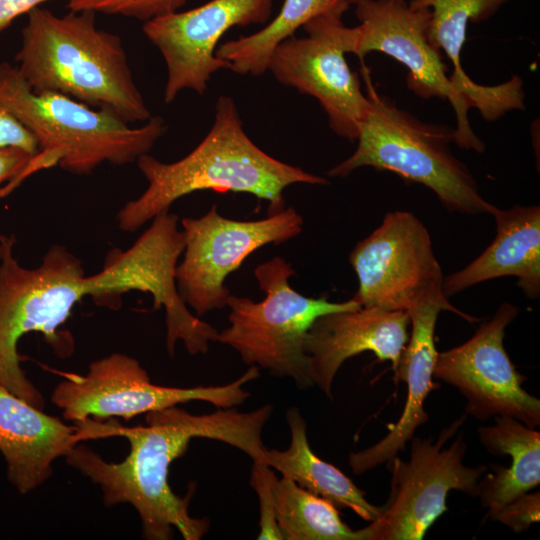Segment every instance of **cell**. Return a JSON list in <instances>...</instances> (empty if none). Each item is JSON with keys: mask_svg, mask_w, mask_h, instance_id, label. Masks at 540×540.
Masks as SVG:
<instances>
[{"mask_svg": "<svg viewBox=\"0 0 540 540\" xmlns=\"http://www.w3.org/2000/svg\"><path fill=\"white\" fill-rule=\"evenodd\" d=\"M127 249H113L103 268L86 275L82 262L63 245H52L41 263L23 267L14 257V236L0 234V383L30 404L44 398L21 367L20 339L39 332L54 351L67 357L74 351L68 331H58L74 306L86 297L117 309L124 293L151 294L153 308L165 310L166 347L172 356L178 341L192 354H206L218 331L191 312L180 296L176 267L185 248L179 218L169 211Z\"/></svg>", "mask_w": 540, "mask_h": 540, "instance_id": "6da1fadb", "label": "cell"}, {"mask_svg": "<svg viewBox=\"0 0 540 540\" xmlns=\"http://www.w3.org/2000/svg\"><path fill=\"white\" fill-rule=\"evenodd\" d=\"M272 411L266 404L250 412L233 407L197 415L176 405L146 413V425L134 427L87 418L74 422L78 444L65 458L100 486L106 506L127 503L135 508L144 538L168 540L176 529L185 540H200L210 521L190 515L194 487L185 496L172 491L170 465L194 438L226 443L265 463L262 432Z\"/></svg>", "mask_w": 540, "mask_h": 540, "instance_id": "7a4b0ae2", "label": "cell"}, {"mask_svg": "<svg viewBox=\"0 0 540 540\" xmlns=\"http://www.w3.org/2000/svg\"><path fill=\"white\" fill-rule=\"evenodd\" d=\"M147 187L117 213L124 232H135L185 195L201 190L239 192L266 200L268 214L285 208L283 191L292 184L328 185L326 178L284 163L259 148L245 133L234 100L218 97L214 122L185 157L163 163L148 153L137 159Z\"/></svg>", "mask_w": 540, "mask_h": 540, "instance_id": "3957f363", "label": "cell"}, {"mask_svg": "<svg viewBox=\"0 0 540 540\" xmlns=\"http://www.w3.org/2000/svg\"><path fill=\"white\" fill-rule=\"evenodd\" d=\"M95 12L57 16L28 13L16 55L18 72L35 93H59L123 121L146 122L151 113L139 91L120 37L96 26Z\"/></svg>", "mask_w": 540, "mask_h": 540, "instance_id": "277c9868", "label": "cell"}, {"mask_svg": "<svg viewBox=\"0 0 540 540\" xmlns=\"http://www.w3.org/2000/svg\"><path fill=\"white\" fill-rule=\"evenodd\" d=\"M363 78L371 106L359 125L357 147L328 175L345 177L369 166L426 186L450 212L492 215L498 207L482 197L471 171L451 151L454 129L423 122L380 96L366 67Z\"/></svg>", "mask_w": 540, "mask_h": 540, "instance_id": "5b68a950", "label": "cell"}, {"mask_svg": "<svg viewBox=\"0 0 540 540\" xmlns=\"http://www.w3.org/2000/svg\"><path fill=\"white\" fill-rule=\"evenodd\" d=\"M0 101L35 137L40 151L57 154L58 165L78 175L104 162L122 166L137 161L167 130L160 116L131 127L110 111L66 95L35 93L7 62L0 63Z\"/></svg>", "mask_w": 540, "mask_h": 540, "instance_id": "8992f818", "label": "cell"}, {"mask_svg": "<svg viewBox=\"0 0 540 540\" xmlns=\"http://www.w3.org/2000/svg\"><path fill=\"white\" fill-rule=\"evenodd\" d=\"M294 274L291 263L280 256L259 264L254 275L265 298L253 301L231 294L229 326L218 332L216 342L233 348L245 364L290 378L306 390L314 385L304 350L308 330L320 316L357 310L361 305L353 298L332 302L326 297H306L291 287L289 279Z\"/></svg>", "mask_w": 540, "mask_h": 540, "instance_id": "52a82bcc", "label": "cell"}, {"mask_svg": "<svg viewBox=\"0 0 540 540\" xmlns=\"http://www.w3.org/2000/svg\"><path fill=\"white\" fill-rule=\"evenodd\" d=\"M349 261L358 279L352 298L361 307L408 314L434 302L466 321H479L448 301L429 232L411 212H388L382 223L356 244Z\"/></svg>", "mask_w": 540, "mask_h": 540, "instance_id": "ba28073f", "label": "cell"}, {"mask_svg": "<svg viewBox=\"0 0 540 540\" xmlns=\"http://www.w3.org/2000/svg\"><path fill=\"white\" fill-rule=\"evenodd\" d=\"M260 375L257 366L239 378L222 385L169 387L151 382L147 371L133 357L115 352L93 361L84 375L64 374L51 401L66 420L121 417L129 420L139 414L204 401L216 408H233L244 403L250 393L243 386Z\"/></svg>", "mask_w": 540, "mask_h": 540, "instance_id": "9c48e42d", "label": "cell"}, {"mask_svg": "<svg viewBox=\"0 0 540 540\" xmlns=\"http://www.w3.org/2000/svg\"><path fill=\"white\" fill-rule=\"evenodd\" d=\"M465 419L463 415L442 429L436 441L413 437L409 461L395 456L386 462L390 495L380 517L368 525L371 540H420L448 510L446 498L451 490L477 497L478 481L488 467L463 464L467 445L462 433L444 448Z\"/></svg>", "mask_w": 540, "mask_h": 540, "instance_id": "30bf717a", "label": "cell"}, {"mask_svg": "<svg viewBox=\"0 0 540 540\" xmlns=\"http://www.w3.org/2000/svg\"><path fill=\"white\" fill-rule=\"evenodd\" d=\"M180 224L185 248L176 267V285L188 308L200 317L227 306L229 274L257 249L297 237L303 218L293 207H285L263 219L233 220L221 216L214 204L203 216L182 218Z\"/></svg>", "mask_w": 540, "mask_h": 540, "instance_id": "8fae6325", "label": "cell"}, {"mask_svg": "<svg viewBox=\"0 0 540 540\" xmlns=\"http://www.w3.org/2000/svg\"><path fill=\"white\" fill-rule=\"evenodd\" d=\"M355 6L360 24L350 27L348 52L360 59L370 52H381L405 65L409 70L407 87L412 92L452 105L454 142L462 149L484 152L485 145L468 120L471 103L450 82L441 52L427 40L430 8H414L406 0H361Z\"/></svg>", "mask_w": 540, "mask_h": 540, "instance_id": "7c38bea8", "label": "cell"}, {"mask_svg": "<svg viewBox=\"0 0 540 540\" xmlns=\"http://www.w3.org/2000/svg\"><path fill=\"white\" fill-rule=\"evenodd\" d=\"M342 16H317L304 26L307 36H291L273 51L267 71L282 85L314 97L328 117L329 127L353 142L371 103L358 75L348 66L350 27Z\"/></svg>", "mask_w": 540, "mask_h": 540, "instance_id": "4fadbf2b", "label": "cell"}, {"mask_svg": "<svg viewBox=\"0 0 540 540\" xmlns=\"http://www.w3.org/2000/svg\"><path fill=\"white\" fill-rule=\"evenodd\" d=\"M518 312L516 306L502 303L469 340L437 353L433 377L455 387L467 400L465 413L478 420L509 416L536 428L540 400L523 389L527 378L504 347L505 329Z\"/></svg>", "mask_w": 540, "mask_h": 540, "instance_id": "5bb4252c", "label": "cell"}, {"mask_svg": "<svg viewBox=\"0 0 540 540\" xmlns=\"http://www.w3.org/2000/svg\"><path fill=\"white\" fill-rule=\"evenodd\" d=\"M274 0H210L196 8L145 21L143 32L160 51L166 67L165 103L185 89L203 94L211 76L230 64L215 56L231 28L266 23Z\"/></svg>", "mask_w": 540, "mask_h": 540, "instance_id": "9a60e30c", "label": "cell"}, {"mask_svg": "<svg viewBox=\"0 0 540 540\" xmlns=\"http://www.w3.org/2000/svg\"><path fill=\"white\" fill-rule=\"evenodd\" d=\"M410 317L403 311L377 307L325 314L308 330L304 350L314 385L331 398L333 380L349 358L372 352L396 370L408 343Z\"/></svg>", "mask_w": 540, "mask_h": 540, "instance_id": "2e32d148", "label": "cell"}, {"mask_svg": "<svg viewBox=\"0 0 540 540\" xmlns=\"http://www.w3.org/2000/svg\"><path fill=\"white\" fill-rule=\"evenodd\" d=\"M78 444L75 425L43 412L0 383V453L10 483L27 494L52 475V465Z\"/></svg>", "mask_w": 540, "mask_h": 540, "instance_id": "e0dca14e", "label": "cell"}, {"mask_svg": "<svg viewBox=\"0 0 540 540\" xmlns=\"http://www.w3.org/2000/svg\"><path fill=\"white\" fill-rule=\"evenodd\" d=\"M443 310L445 308L441 304L430 302L408 312L411 332L394 371L395 382H406V402L399 420L388 426L389 431L383 439L349 454V465L354 474H363L397 456L398 452L405 450L416 429L427 422L429 416L424 409L425 400L431 391L439 387L432 378L438 353L435 327Z\"/></svg>", "mask_w": 540, "mask_h": 540, "instance_id": "ac0fdd59", "label": "cell"}, {"mask_svg": "<svg viewBox=\"0 0 540 540\" xmlns=\"http://www.w3.org/2000/svg\"><path fill=\"white\" fill-rule=\"evenodd\" d=\"M508 0H411L414 8L428 7L431 18L428 42L443 51L453 64L450 82L486 120L493 121L507 112L524 108L522 80L518 76L492 86L474 82L460 63L468 22L479 23L493 16Z\"/></svg>", "mask_w": 540, "mask_h": 540, "instance_id": "d6986e66", "label": "cell"}, {"mask_svg": "<svg viewBox=\"0 0 540 540\" xmlns=\"http://www.w3.org/2000/svg\"><path fill=\"white\" fill-rule=\"evenodd\" d=\"M493 242L463 269L444 278L446 297L478 283L515 276L517 286L531 299L540 294V207L514 205L497 208Z\"/></svg>", "mask_w": 540, "mask_h": 540, "instance_id": "ffe728a7", "label": "cell"}, {"mask_svg": "<svg viewBox=\"0 0 540 540\" xmlns=\"http://www.w3.org/2000/svg\"><path fill=\"white\" fill-rule=\"evenodd\" d=\"M479 441L494 455L511 457V465L492 464L480 478L477 497L491 519L514 498L540 484V432L509 416H494V424L477 430Z\"/></svg>", "mask_w": 540, "mask_h": 540, "instance_id": "44dd1931", "label": "cell"}, {"mask_svg": "<svg viewBox=\"0 0 540 540\" xmlns=\"http://www.w3.org/2000/svg\"><path fill=\"white\" fill-rule=\"evenodd\" d=\"M291 441L286 450L265 448V463L300 487L331 502L337 509H351L365 521L381 515V506L371 504L365 492L334 465L320 459L311 449L307 425L297 407L286 411Z\"/></svg>", "mask_w": 540, "mask_h": 540, "instance_id": "7402d4cb", "label": "cell"}, {"mask_svg": "<svg viewBox=\"0 0 540 540\" xmlns=\"http://www.w3.org/2000/svg\"><path fill=\"white\" fill-rule=\"evenodd\" d=\"M347 0H283L278 14L259 31L221 44L215 56L241 75L260 76L267 71L275 48L311 19L326 14L343 16Z\"/></svg>", "mask_w": 540, "mask_h": 540, "instance_id": "603a6c76", "label": "cell"}, {"mask_svg": "<svg viewBox=\"0 0 540 540\" xmlns=\"http://www.w3.org/2000/svg\"><path fill=\"white\" fill-rule=\"evenodd\" d=\"M272 492L283 540H371L368 526L353 530L331 502L287 477L276 478Z\"/></svg>", "mask_w": 540, "mask_h": 540, "instance_id": "cb8c5ba5", "label": "cell"}, {"mask_svg": "<svg viewBox=\"0 0 540 540\" xmlns=\"http://www.w3.org/2000/svg\"><path fill=\"white\" fill-rule=\"evenodd\" d=\"M188 0H68L70 11L122 15L142 21L178 11Z\"/></svg>", "mask_w": 540, "mask_h": 540, "instance_id": "d4e9b609", "label": "cell"}, {"mask_svg": "<svg viewBox=\"0 0 540 540\" xmlns=\"http://www.w3.org/2000/svg\"><path fill=\"white\" fill-rule=\"evenodd\" d=\"M276 475L271 467L259 461H253L250 484L256 491L260 504V531L258 540H283L275 515L272 485Z\"/></svg>", "mask_w": 540, "mask_h": 540, "instance_id": "484cf974", "label": "cell"}, {"mask_svg": "<svg viewBox=\"0 0 540 540\" xmlns=\"http://www.w3.org/2000/svg\"><path fill=\"white\" fill-rule=\"evenodd\" d=\"M57 154L40 151L32 155L16 147H0V191L13 179L58 165Z\"/></svg>", "mask_w": 540, "mask_h": 540, "instance_id": "4316f807", "label": "cell"}, {"mask_svg": "<svg viewBox=\"0 0 540 540\" xmlns=\"http://www.w3.org/2000/svg\"><path fill=\"white\" fill-rule=\"evenodd\" d=\"M515 533H521L540 520V493H524L504 505L492 518Z\"/></svg>", "mask_w": 540, "mask_h": 540, "instance_id": "83f0119b", "label": "cell"}, {"mask_svg": "<svg viewBox=\"0 0 540 540\" xmlns=\"http://www.w3.org/2000/svg\"><path fill=\"white\" fill-rule=\"evenodd\" d=\"M0 147H16L32 155L40 153V148L35 137L1 101Z\"/></svg>", "mask_w": 540, "mask_h": 540, "instance_id": "f1b7e54d", "label": "cell"}, {"mask_svg": "<svg viewBox=\"0 0 540 540\" xmlns=\"http://www.w3.org/2000/svg\"><path fill=\"white\" fill-rule=\"evenodd\" d=\"M49 0H0V34L19 16Z\"/></svg>", "mask_w": 540, "mask_h": 540, "instance_id": "f546056e", "label": "cell"}, {"mask_svg": "<svg viewBox=\"0 0 540 540\" xmlns=\"http://www.w3.org/2000/svg\"><path fill=\"white\" fill-rule=\"evenodd\" d=\"M28 174L21 175L12 181L8 182L4 188L0 191V199L11 193L16 187H18L26 178H28Z\"/></svg>", "mask_w": 540, "mask_h": 540, "instance_id": "4dcf8cb0", "label": "cell"}, {"mask_svg": "<svg viewBox=\"0 0 540 540\" xmlns=\"http://www.w3.org/2000/svg\"><path fill=\"white\" fill-rule=\"evenodd\" d=\"M347 1H348V3H349L350 5H351V4H354V5H355L356 3H358V2L361 1V0H347Z\"/></svg>", "mask_w": 540, "mask_h": 540, "instance_id": "1f68e13d", "label": "cell"}]
</instances>
